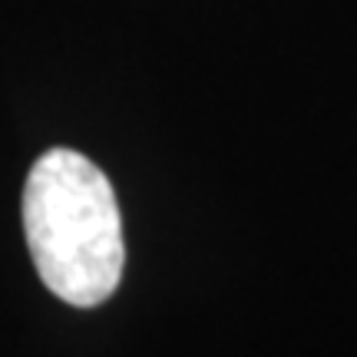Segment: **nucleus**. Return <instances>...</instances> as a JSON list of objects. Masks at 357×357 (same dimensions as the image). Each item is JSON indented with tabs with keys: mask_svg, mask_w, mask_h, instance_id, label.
Instances as JSON below:
<instances>
[{
	"mask_svg": "<svg viewBox=\"0 0 357 357\" xmlns=\"http://www.w3.org/2000/svg\"><path fill=\"white\" fill-rule=\"evenodd\" d=\"M24 235L37 275L66 305L96 307L119 288L126 245L116 192L83 153L50 149L33 162Z\"/></svg>",
	"mask_w": 357,
	"mask_h": 357,
	"instance_id": "obj_1",
	"label": "nucleus"
}]
</instances>
